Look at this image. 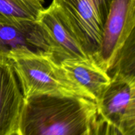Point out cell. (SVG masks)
Returning a JSON list of instances; mask_svg holds the SVG:
<instances>
[{
	"mask_svg": "<svg viewBox=\"0 0 135 135\" xmlns=\"http://www.w3.org/2000/svg\"><path fill=\"white\" fill-rule=\"evenodd\" d=\"M94 102L79 96L24 98L16 135H87L97 119Z\"/></svg>",
	"mask_w": 135,
	"mask_h": 135,
	"instance_id": "cell-1",
	"label": "cell"
},
{
	"mask_svg": "<svg viewBox=\"0 0 135 135\" xmlns=\"http://www.w3.org/2000/svg\"><path fill=\"white\" fill-rule=\"evenodd\" d=\"M13 63L24 98L38 95L79 96L86 94L68 80L50 56L34 53L12 54Z\"/></svg>",
	"mask_w": 135,
	"mask_h": 135,
	"instance_id": "cell-2",
	"label": "cell"
},
{
	"mask_svg": "<svg viewBox=\"0 0 135 135\" xmlns=\"http://www.w3.org/2000/svg\"><path fill=\"white\" fill-rule=\"evenodd\" d=\"M83 50L93 59L101 44L112 0H53Z\"/></svg>",
	"mask_w": 135,
	"mask_h": 135,
	"instance_id": "cell-3",
	"label": "cell"
},
{
	"mask_svg": "<svg viewBox=\"0 0 135 135\" xmlns=\"http://www.w3.org/2000/svg\"><path fill=\"white\" fill-rule=\"evenodd\" d=\"M96 104L98 116L121 135H135V78L111 77Z\"/></svg>",
	"mask_w": 135,
	"mask_h": 135,
	"instance_id": "cell-4",
	"label": "cell"
},
{
	"mask_svg": "<svg viewBox=\"0 0 135 135\" xmlns=\"http://www.w3.org/2000/svg\"><path fill=\"white\" fill-rule=\"evenodd\" d=\"M135 0H112L94 61L109 72L127 40L134 31Z\"/></svg>",
	"mask_w": 135,
	"mask_h": 135,
	"instance_id": "cell-5",
	"label": "cell"
},
{
	"mask_svg": "<svg viewBox=\"0 0 135 135\" xmlns=\"http://www.w3.org/2000/svg\"><path fill=\"white\" fill-rule=\"evenodd\" d=\"M17 53H34L50 56L53 47L46 32L37 22H0V58L9 59Z\"/></svg>",
	"mask_w": 135,
	"mask_h": 135,
	"instance_id": "cell-6",
	"label": "cell"
},
{
	"mask_svg": "<svg viewBox=\"0 0 135 135\" xmlns=\"http://www.w3.org/2000/svg\"><path fill=\"white\" fill-rule=\"evenodd\" d=\"M37 22L47 34L53 47L52 59L59 64L63 61L91 59L86 54L71 27L54 3L45 8Z\"/></svg>",
	"mask_w": 135,
	"mask_h": 135,
	"instance_id": "cell-7",
	"label": "cell"
},
{
	"mask_svg": "<svg viewBox=\"0 0 135 135\" xmlns=\"http://www.w3.org/2000/svg\"><path fill=\"white\" fill-rule=\"evenodd\" d=\"M24 96L11 61L0 58V135H16Z\"/></svg>",
	"mask_w": 135,
	"mask_h": 135,
	"instance_id": "cell-8",
	"label": "cell"
},
{
	"mask_svg": "<svg viewBox=\"0 0 135 135\" xmlns=\"http://www.w3.org/2000/svg\"><path fill=\"white\" fill-rule=\"evenodd\" d=\"M58 65L66 78L95 103L111 82L109 74L92 59L63 61Z\"/></svg>",
	"mask_w": 135,
	"mask_h": 135,
	"instance_id": "cell-9",
	"label": "cell"
},
{
	"mask_svg": "<svg viewBox=\"0 0 135 135\" xmlns=\"http://www.w3.org/2000/svg\"><path fill=\"white\" fill-rule=\"evenodd\" d=\"M44 0H0V22H36L45 9Z\"/></svg>",
	"mask_w": 135,
	"mask_h": 135,
	"instance_id": "cell-10",
	"label": "cell"
},
{
	"mask_svg": "<svg viewBox=\"0 0 135 135\" xmlns=\"http://www.w3.org/2000/svg\"><path fill=\"white\" fill-rule=\"evenodd\" d=\"M135 34L133 31L117 56L110 71L109 76L135 78Z\"/></svg>",
	"mask_w": 135,
	"mask_h": 135,
	"instance_id": "cell-11",
	"label": "cell"
},
{
	"mask_svg": "<svg viewBox=\"0 0 135 135\" xmlns=\"http://www.w3.org/2000/svg\"><path fill=\"white\" fill-rule=\"evenodd\" d=\"M103 120V135H121L113 125L104 119Z\"/></svg>",
	"mask_w": 135,
	"mask_h": 135,
	"instance_id": "cell-12",
	"label": "cell"
},
{
	"mask_svg": "<svg viewBox=\"0 0 135 135\" xmlns=\"http://www.w3.org/2000/svg\"><path fill=\"white\" fill-rule=\"evenodd\" d=\"M103 123H104L103 119L98 116L97 119L96 120V127H97L98 134V135H103Z\"/></svg>",
	"mask_w": 135,
	"mask_h": 135,
	"instance_id": "cell-13",
	"label": "cell"
},
{
	"mask_svg": "<svg viewBox=\"0 0 135 135\" xmlns=\"http://www.w3.org/2000/svg\"><path fill=\"white\" fill-rule=\"evenodd\" d=\"M96 120H95V121L93 123L92 126H91L90 129L89 131H88L87 135H98V134L97 127H96Z\"/></svg>",
	"mask_w": 135,
	"mask_h": 135,
	"instance_id": "cell-14",
	"label": "cell"
}]
</instances>
